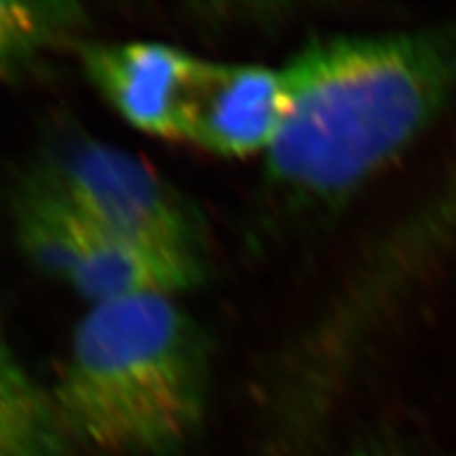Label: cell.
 Masks as SVG:
<instances>
[{"label": "cell", "mask_w": 456, "mask_h": 456, "mask_svg": "<svg viewBox=\"0 0 456 456\" xmlns=\"http://www.w3.org/2000/svg\"><path fill=\"white\" fill-rule=\"evenodd\" d=\"M288 112L265 155L283 195L328 205L414 144L456 98V24L328 37L283 66Z\"/></svg>", "instance_id": "cell-1"}, {"label": "cell", "mask_w": 456, "mask_h": 456, "mask_svg": "<svg viewBox=\"0 0 456 456\" xmlns=\"http://www.w3.org/2000/svg\"><path fill=\"white\" fill-rule=\"evenodd\" d=\"M51 397L74 440L114 454L180 452L208 403L201 330L175 296L91 305Z\"/></svg>", "instance_id": "cell-2"}, {"label": "cell", "mask_w": 456, "mask_h": 456, "mask_svg": "<svg viewBox=\"0 0 456 456\" xmlns=\"http://www.w3.org/2000/svg\"><path fill=\"white\" fill-rule=\"evenodd\" d=\"M21 252L91 305L142 294L178 296L203 279V262L165 256L110 235L78 214L37 171L17 188Z\"/></svg>", "instance_id": "cell-3"}, {"label": "cell", "mask_w": 456, "mask_h": 456, "mask_svg": "<svg viewBox=\"0 0 456 456\" xmlns=\"http://www.w3.org/2000/svg\"><path fill=\"white\" fill-rule=\"evenodd\" d=\"M34 171L110 235L152 252L201 262V224L184 197L144 159L94 135L68 134L53 142Z\"/></svg>", "instance_id": "cell-4"}, {"label": "cell", "mask_w": 456, "mask_h": 456, "mask_svg": "<svg viewBox=\"0 0 456 456\" xmlns=\"http://www.w3.org/2000/svg\"><path fill=\"white\" fill-rule=\"evenodd\" d=\"M85 77L142 134L182 140L201 57L161 43H87Z\"/></svg>", "instance_id": "cell-5"}, {"label": "cell", "mask_w": 456, "mask_h": 456, "mask_svg": "<svg viewBox=\"0 0 456 456\" xmlns=\"http://www.w3.org/2000/svg\"><path fill=\"white\" fill-rule=\"evenodd\" d=\"M285 112L283 68L201 60L182 140L220 157L266 155Z\"/></svg>", "instance_id": "cell-6"}, {"label": "cell", "mask_w": 456, "mask_h": 456, "mask_svg": "<svg viewBox=\"0 0 456 456\" xmlns=\"http://www.w3.org/2000/svg\"><path fill=\"white\" fill-rule=\"evenodd\" d=\"M0 440L26 456H78L51 393L41 389L0 338Z\"/></svg>", "instance_id": "cell-7"}, {"label": "cell", "mask_w": 456, "mask_h": 456, "mask_svg": "<svg viewBox=\"0 0 456 456\" xmlns=\"http://www.w3.org/2000/svg\"><path fill=\"white\" fill-rule=\"evenodd\" d=\"M74 3H20L0 0V77L30 66L83 24Z\"/></svg>", "instance_id": "cell-8"}, {"label": "cell", "mask_w": 456, "mask_h": 456, "mask_svg": "<svg viewBox=\"0 0 456 456\" xmlns=\"http://www.w3.org/2000/svg\"><path fill=\"white\" fill-rule=\"evenodd\" d=\"M355 456H399V454L391 452V450L387 448H366L362 450V452H357Z\"/></svg>", "instance_id": "cell-9"}, {"label": "cell", "mask_w": 456, "mask_h": 456, "mask_svg": "<svg viewBox=\"0 0 456 456\" xmlns=\"http://www.w3.org/2000/svg\"><path fill=\"white\" fill-rule=\"evenodd\" d=\"M0 456H26V454H21L20 450H15L11 444H7L4 440H0Z\"/></svg>", "instance_id": "cell-10"}]
</instances>
